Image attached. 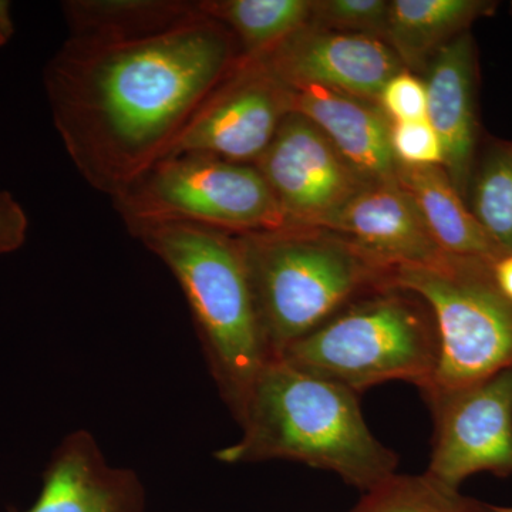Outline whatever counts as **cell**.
I'll return each mask as SVG.
<instances>
[{
	"label": "cell",
	"mask_w": 512,
	"mask_h": 512,
	"mask_svg": "<svg viewBox=\"0 0 512 512\" xmlns=\"http://www.w3.org/2000/svg\"><path fill=\"white\" fill-rule=\"evenodd\" d=\"M241 57L232 33L202 13L143 39L67 37L43 72L67 156L113 200L167 156Z\"/></svg>",
	"instance_id": "cell-1"
},
{
	"label": "cell",
	"mask_w": 512,
	"mask_h": 512,
	"mask_svg": "<svg viewBox=\"0 0 512 512\" xmlns=\"http://www.w3.org/2000/svg\"><path fill=\"white\" fill-rule=\"evenodd\" d=\"M237 421L241 439L215 453L221 463L296 461L332 471L363 493L399 467L397 454L367 426L357 393L282 359L266 363Z\"/></svg>",
	"instance_id": "cell-2"
},
{
	"label": "cell",
	"mask_w": 512,
	"mask_h": 512,
	"mask_svg": "<svg viewBox=\"0 0 512 512\" xmlns=\"http://www.w3.org/2000/svg\"><path fill=\"white\" fill-rule=\"evenodd\" d=\"M177 279L191 309L205 362L238 419L269 362L239 235L185 222L126 225Z\"/></svg>",
	"instance_id": "cell-3"
},
{
	"label": "cell",
	"mask_w": 512,
	"mask_h": 512,
	"mask_svg": "<svg viewBox=\"0 0 512 512\" xmlns=\"http://www.w3.org/2000/svg\"><path fill=\"white\" fill-rule=\"evenodd\" d=\"M239 239L271 359L363 292L386 288L390 268L328 231L288 228Z\"/></svg>",
	"instance_id": "cell-4"
},
{
	"label": "cell",
	"mask_w": 512,
	"mask_h": 512,
	"mask_svg": "<svg viewBox=\"0 0 512 512\" xmlns=\"http://www.w3.org/2000/svg\"><path fill=\"white\" fill-rule=\"evenodd\" d=\"M419 298L380 288L340 309L278 359L303 372L363 390L404 380L423 390L439 356L433 316Z\"/></svg>",
	"instance_id": "cell-5"
},
{
	"label": "cell",
	"mask_w": 512,
	"mask_h": 512,
	"mask_svg": "<svg viewBox=\"0 0 512 512\" xmlns=\"http://www.w3.org/2000/svg\"><path fill=\"white\" fill-rule=\"evenodd\" d=\"M494 265L448 255L387 272L386 288L417 296L436 325V369L420 390L427 403L512 369V302L495 284Z\"/></svg>",
	"instance_id": "cell-6"
},
{
	"label": "cell",
	"mask_w": 512,
	"mask_h": 512,
	"mask_svg": "<svg viewBox=\"0 0 512 512\" xmlns=\"http://www.w3.org/2000/svg\"><path fill=\"white\" fill-rule=\"evenodd\" d=\"M124 224L185 222L235 235L286 229L258 168L205 154L161 158L113 198Z\"/></svg>",
	"instance_id": "cell-7"
},
{
	"label": "cell",
	"mask_w": 512,
	"mask_h": 512,
	"mask_svg": "<svg viewBox=\"0 0 512 512\" xmlns=\"http://www.w3.org/2000/svg\"><path fill=\"white\" fill-rule=\"evenodd\" d=\"M289 113L288 86L259 60L242 56L201 104L165 157L205 154L255 165Z\"/></svg>",
	"instance_id": "cell-8"
},
{
	"label": "cell",
	"mask_w": 512,
	"mask_h": 512,
	"mask_svg": "<svg viewBox=\"0 0 512 512\" xmlns=\"http://www.w3.org/2000/svg\"><path fill=\"white\" fill-rule=\"evenodd\" d=\"M434 417L426 474L458 490L468 477L512 474V369L427 403Z\"/></svg>",
	"instance_id": "cell-9"
},
{
	"label": "cell",
	"mask_w": 512,
	"mask_h": 512,
	"mask_svg": "<svg viewBox=\"0 0 512 512\" xmlns=\"http://www.w3.org/2000/svg\"><path fill=\"white\" fill-rule=\"evenodd\" d=\"M255 167L271 188L286 229H318L372 184L353 170L315 124L293 111Z\"/></svg>",
	"instance_id": "cell-10"
},
{
	"label": "cell",
	"mask_w": 512,
	"mask_h": 512,
	"mask_svg": "<svg viewBox=\"0 0 512 512\" xmlns=\"http://www.w3.org/2000/svg\"><path fill=\"white\" fill-rule=\"evenodd\" d=\"M256 60L288 86L315 84L373 103L384 84L406 70L382 39L311 23Z\"/></svg>",
	"instance_id": "cell-11"
},
{
	"label": "cell",
	"mask_w": 512,
	"mask_h": 512,
	"mask_svg": "<svg viewBox=\"0 0 512 512\" xmlns=\"http://www.w3.org/2000/svg\"><path fill=\"white\" fill-rule=\"evenodd\" d=\"M318 229L346 239L386 268L434 266L448 256L399 183L366 185Z\"/></svg>",
	"instance_id": "cell-12"
},
{
	"label": "cell",
	"mask_w": 512,
	"mask_h": 512,
	"mask_svg": "<svg viewBox=\"0 0 512 512\" xmlns=\"http://www.w3.org/2000/svg\"><path fill=\"white\" fill-rule=\"evenodd\" d=\"M10 512H146V490L133 470L107 463L92 433L76 430L53 451L35 504Z\"/></svg>",
	"instance_id": "cell-13"
},
{
	"label": "cell",
	"mask_w": 512,
	"mask_h": 512,
	"mask_svg": "<svg viewBox=\"0 0 512 512\" xmlns=\"http://www.w3.org/2000/svg\"><path fill=\"white\" fill-rule=\"evenodd\" d=\"M427 117L439 134L444 170L466 200L477 160V53L470 30L441 47L427 66Z\"/></svg>",
	"instance_id": "cell-14"
},
{
	"label": "cell",
	"mask_w": 512,
	"mask_h": 512,
	"mask_svg": "<svg viewBox=\"0 0 512 512\" xmlns=\"http://www.w3.org/2000/svg\"><path fill=\"white\" fill-rule=\"evenodd\" d=\"M288 89L293 113L315 124L360 177L372 184L397 183L392 123L376 103L315 84Z\"/></svg>",
	"instance_id": "cell-15"
},
{
	"label": "cell",
	"mask_w": 512,
	"mask_h": 512,
	"mask_svg": "<svg viewBox=\"0 0 512 512\" xmlns=\"http://www.w3.org/2000/svg\"><path fill=\"white\" fill-rule=\"evenodd\" d=\"M397 183L407 192L431 238L444 254L497 264L510 255L481 227L443 167L397 164Z\"/></svg>",
	"instance_id": "cell-16"
},
{
	"label": "cell",
	"mask_w": 512,
	"mask_h": 512,
	"mask_svg": "<svg viewBox=\"0 0 512 512\" xmlns=\"http://www.w3.org/2000/svg\"><path fill=\"white\" fill-rule=\"evenodd\" d=\"M497 6L485 0H393L387 43L407 70L427 69L441 47L468 32L471 23Z\"/></svg>",
	"instance_id": "cell-17"
},
{
	"label": "cell",
	"mask_w": 512,
	"mask_h": 512,
	"mask_svg": "<svg viewBox=\"0 0 512 512\" xmlns=\"http://www.w3.org/2000/svg\"><path fill=\"white\" fill-rule=\"evenodd\" d=\"M62 9L69 37L99 42L160 35L201 15L187 0H69Z\"/></svg>",
	"instance_id": "cell-18"
},
{
	"label": "cell",
	"mask_w": 512,
	"mask_h": 512,
	"mask_svg": "<svg viewBox=\"0 0 512 512\" xmlns=\"http://www.w3.org/2000/svg\"><path fill=\"white\" fill-rule=\"evenodd\" d=\"M202 15L221 23L241 55L258 59L311 23V0H201Z\"/></svg>",
	"instance_id": "cell-19"
},
{
	"label": "cell",
	"mask_w": 512,
	"mask_h": 512,
	"mask_svg": "<svg viewBox=\"0 0 512 512\" xmlns=\"http://www.w3.org/2000/svg\"><path fill=\"white\" fill-rule=\"evenodd\" d=\"M470 211L488 235L512 254V143H495L474 164Z\"/></svg>",
	"instance_id": "cell-20"
},
{
	"label": "cell",
	"mask_w": 512,
	"mask_h": 512,
	"mask_svg": "<svg viewBox=\"0 0 512 512\" xmlns=\"http://www.w3.org/2000/svg\"><path fill=\"white\" fill-rule=\"evenodd\" d=\"M350 512H490V505L468 498L426 473H396L363 494Z\"/></svg>",
	"instance_id": "cell-21"
},
{
	"label": "cell",
	"mask_w": 512,
	"mask_h": 512,
	"mask_svg": "<svg viewBox=\"0 0 512 512\" xmlns=\"http://www.w3.org/2000/svg\"><path fill=\"white\" fill-rule=\"evenodd\" d=\"M390 2L386 0H323L313 2L311 25L384 40Z\"/></svg>",
	"instance_id": "cell-22"
},
{
	"label": "cell",
	"mask_w": 512,
	"mask_h": 512,
	"mask_svg": "<svg viewBox=\"0 0 512 512\" xmlns=\"http://www.w3.org/2000/svg\"><path fill=\"white\" fill-rule=\"evenodd\" d=\"M390 141L397 164L444 167L443 144L427 119L392 123Z\"/></svg>",
	"instance_id": "cell-23"
},
{
	"label": "cell",
	"mask_w": 512,
	"mask_h": 512,
	"mask_svg": "<svg viewBox=\"0 0 512 512\" xmlns=\"http://www.w3.org/2000/svg\"><path fill=\"white\" fill-rule=\"evenodd\" d=\"M377 101L390 123L423 120L427 117L426 83L407 69L384 84Z\"/></svg>",
	"instance_id": "cell-24"
},
{
	"label": "cell",
	"mask_w": 512,
	"mask_h": 512,
	"mask_svg": "<svg viewBox=\"0 0 512 512\" xmlns=\"http://www.w3.org/2000/svg\"><path fill=\"white\" fill-rule=\"evenodd\" d=\"M29 221L22 205L8 191H0V255L25 244Z\"/></svg>",
	"instance_id": "cell-25"
},
{
	"label": "cell",
	"mask_w": 512,
	"mask_h": 512,
	"mask_svg": "<svg viewBox=\"0 0 512 512\" xmlns=\"http://www.w3.org/2000/svg\"><path fill=\"white\" fill-rule=\"evenodd\" d=\"M494 279L505 298L512 302V254L501 258L494 265Z\"/></svg>",
	"instance_id": "cell-26"
},
{
	"label": "cell",
	"mask_w": 512,
	"mask_h": 512,
	"mask_svg": "<svg viewBox=\"0 0 512 512\" xmlns=\"http://www.w3.org/2000/svg\"><path fill=\"white\" fill-rule=\"evenodd\" d=\"M15 33V23H13L12 6L6 0H0V47L12 39Z\"/></svg>",
	"instance_id": "cell-27"
},
{
	"label": "cell",
	"mask_w": 512,
	"mask_h": 512,
	"mask_svg": "<svg viewBox=\"0 0 512 512\" xmlns=\"http://www.w3.org/2000/svg\"><path fill=\"white\" fill-rule=\"evenodd\" d=\"M490 512H512V507H495V505H490Z\"/></svg>",
	"instance_id": "cell-28"
},
{
	"label": "cell",
	"mask_w": 512,
	"mask_h": 512,
	"mask_svg": "<svg viewBox=\"0 0 512 512\" xmlns=\"http://www.w3.org/2000/svg\"><path fill=\"white\" fill-rule=\"evenodd\" d=\"M511 8H512V5H511Z\"/></svg>",
	"instance_id": "cell-29"
}]
</instances>
